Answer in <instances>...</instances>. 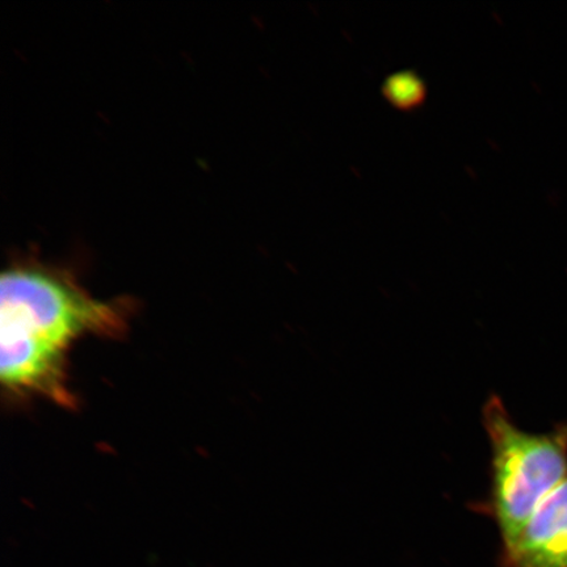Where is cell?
Masks as SVG:
<instances>
[{"label":"cell","mask_w":567,"mask_h":567,"mask_svg":"<svg viewBox=\"0 0 567 567\" xmlns=\"http://www.w3.org/2000/svg\"><path fill=\"white\" fill-rule=\"evenodd\" d=\"M0 378L11 393L40 394L69 405L66 354L87 334L125 326L113 303L97 301L66 272L39 261L13 264L0 280Z\"/></svg>","instance_id":"6da1fadb"},{"label":"cell","mask_w":567,"mask_h":567,"mask_svg":"<svg viewBox=\"0 0 567 567\" xmlns=\"http://www.w3.org/2000/svg\"><path fill=\"white\" fill-rule=\"evenodd\" d=\"M484 425L492 444V488L485 506L507 548L542 502L567 480V425L529 434L517 427L496 395L486 402Z\"/></svg>","instance_id":"7a4b0ae2"},{"label":"cell","mask_w":567,"mask_h":567,"mask_svg":"<svg viewBox=\"0 0 567 567\" xmlns=\"http://www.w3.org/2000/svg\"><path fill=\"white\" fill-rule=\"evenodd\" d=\"M505 559L508 567H567V480L536 508Z\"/></svg>","instance_id":"3957f363"},{"label":"cell","mask_w":567,"mask_h":567,"mask_svg":"<svg viewBox=\"0 0 567 567\" xmlns=\"http://www.w3.org/2000/svg\"><path fill=\"white\" fill-rule=\"evenodd\" d=\"M385 94L393 104L401 109H410L411 105L421 103L424 87L415 74L401 73L389 78Z\"/></svg>","instance_id":"277c9868"}]
</instances>
